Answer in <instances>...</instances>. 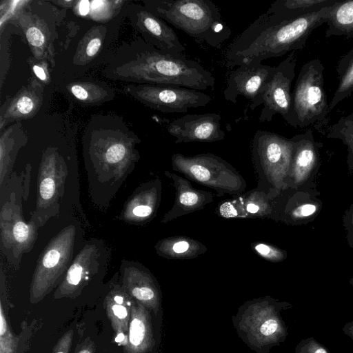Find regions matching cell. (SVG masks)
Segmentation results:
<instances>
[{
	"label": "cell",
	"instance_id": "6da1fadb",
	"mask_svg": "<svg viewBox=\"0 0 353 353\" xmlns=\"http://www.w3.org/2000/svg\"><path fill=\"white\" fill-rule=\"evenodd\" d=\"M105 76L133 84L183 87L196 90L214 88L212 74L184 54L160 50L137 39L120 50L103 70Z\"/></svg>",
	"mask_w": 353,
	"mask_h": 353
},
{
	"label": "cell",
	"instance_id": "7a4b0ae2",
	"mask_svg": "<svg viewBox=\"0 0 353 353\" xmlns=\"http://www.w3.org/2000/svg\"><path fill=\"white\" fill-rule=\"evenodd\" d=\"M329 8L292 20L268 9L231 43L225 53L227 65L262 63L303 49L312 32L326 22Z\"/></svg>",
	"mask_w": 353,
	"mask_h": 353
},
{
	"label": "cell",
	"instance_id": "3957f363",
	"mask_svg": "<svg viewBox=\"0 0 353 353\" xmlns=\"http://www.w3.org/2000/svg\"><path fill=\"white\" fill-rule=\"evenodd\" d=\"M143 3L165 21L212 48H221L231 35L218 7L210 0H147Z\"/></svg>",
	"mask_w": 353,
	"mask_h": 353
},
{
	"label": "cell",
	"instance_id": "277c9868",
	"mask_svg": "<svg viewBox=\"0 0 353 353\" xmlns=\"http://www.w3.org/2000/svg\"><path fill=\"white\" fill-rule=\"evenodd\" d=\"M292 307L290 303L274 300L246 304L234 318L235 328L250 348L269 353L272 347L284 342L288 334L280 312Z\"/></svg>",
	"mask_w": 353,
	"mask_h": 353
},
{
	"label": "cell",
	"instance_id": "5b68a950",
	"mask_svg": "<svg viewBox=\"0 0 353 353\" xmlns=\"http://www.w3.org/2000/svg\"><path fill=\"white\" fill-rule=\"evenodd\" d=\"M324 66L319 59L302 65L292 92L293 110L297 128L321 123L327 117L330 104L323 79Z\"/></svg>",
	"mask_w": 353,
	"mask_h": 353
},
{
	"label": "cell",
	"instance_id": "8992f818",
	"mask_svg": "<svg viewBox=\"0 0 353 353\" xmlns=\"http://www.w3.org/2000/svg\"><path fill=\"white\" fill-rule=\"evenodd\" d=\"M124 92L147 107L166 113H184L212 101L201 91L176 86L130 83L124 87Z\"/></svg>",
	"mask_w": 353,
	"mask_h": 353
},
{
	"label": "cell",
	"instance_id": "52a82bcc",
	"mask_svg": "<svg viewBox=\"0 0 353 353\" xmlns=\"http://www.w3.org/2000/svg\"><path fill=\"white\" fill-rule=\"evenodd\" d=\"M296 52H292L276 66L273 76L265 85L262 95L263 107L258 119L260 123L270 122L279 114L290 125L297 128L291 92L295 77Z\"/></svg>",
	"mask_w": 353,
	"mask_h": 353
},
{
	"label": "cell",
	"instance_id": "ba28073f",
	"mask_svg": "<svg viewBox=\"0 0 353 353\" xmlns=\"http://www.w3.org/2000/svg\"><path fill=\"white\" fill-rule=\"evenodd\" d=\"M293 151L288 172V185L292 188L316 189V178L321 167L320 149L323 144L315 140L307 130L291 138Z\"/></svg>",
	"mask_w": 353,
	"mask_h": 353
},
{
	"label": "cell",
	"instance_id": "9c48e42d",
	"mask_svg": "<svg viewBox=\"0 0 353 353\" xmlns=\"http://www.w3.org/2000/svg\"><path fill=\"white\" fill-rule=\"evenodd\" d=\"M276 66L255 63L241 65L232 71L223 90L226 101L237 102L239 96L250 101V108L254 110L262 104L264 88L275 72Z\"/></svg>",
	"mask_w": 353,
	"mask_h": 353
},
{
	"label": "cell",
	"instance_id": "30bf717a",
	"mask_svg": "<svg viewBox=\"0 0 353 353\" xmlns=\"http://www.w3.org/2000/svg\"><path fill=\"white\" fill-rule=\"evenodd\" d=\"M129 17L145 42L172 54H183L185 48L174 30L145 6L130 5Z\"/></svg>",
	"mask_w": 353,
	"mask_h": 353
},
{
	"label": "cell",
	"instance_id": "8fae6325",
	"mask_svg": "<svg viewBox=\"0 0 353 353\" xmlns=\"http://www.w3.org/2000/svg\"><path fill=\"white\" fill-rule=\"evenodd\" d=\"M221 120V115L216 113L185 114L172 120L167 130L176 138L175 143L216 141L225 137Z\"/></svg>",
	"mask_w": 353,
	"mask_h": 353
},
{
	"label": "cell",
	"instance_id": "7c38bea8",
	"mask_svg": "<svg viewBox=\"0 0 353 353\" xmlns=\"http://www.w3.org/2000/svg\"><path fill=\"white\" fill-rule=\"evenodd\" d=\"M43 95V87L33 79L1 108V130L10 122L34 117L42 104Z\"/></svg>",
	"mask_w": 353,
	"mask_h": 353
},
{
	"label": "cell",
	"instance_id": "4fadbf2b",
	"mask_svg": "<svg viewBox=\"0 0 353 353\" xmlns=\"http://www.w3.org/2000/svg\"><path fill=\"white\" fill-rule=\"evenodd\" d=\"M154 344L148 310L139 303H132L128 341L124 353H147Z\"/></svg>",
	"mask_w": 353,
	"mask_h": 353
},
{
	"label": "cell",
	"instance_id": "5bb4252c",
	"mask_svg": "<svg viewBox=\"0 0 353 353\" xmlns=\"http://www.w3.org/2000/svg\"><path fill=\"white\" fill-rule=\"evenodd\" d=\"M285 209V219L292 225H305L312 222L320 214L323 202L318 197L317 189L292 188Z\"/></svg>",
	"mask_w": 353,
	"mask_h": 353
},
{
	"label": "cell",
	"instance_id": "9a60e30c",
	"mask_svg": "<svg viewBox=\"0 0 353 353\" xmlns=\"http://www.w3.org/2000/svg\"><path fill=\"white\" fill-rule=\"evenodd\" d=\"M15 21L22 28L34 57L39 60L53 58L52 43L47 25L30 13L19 12Z\"/></svg>",
	"mask_w": 353,
	"mask_h": 353
},
{
	"label": "cell",
	"instance_id": "2e32d148",
	"mask_svg": "<svg viewBox=\"0 0 353 353\" xmlns=\"http://www.w3.org/2000/svg\"><path fill=\"white\" fill-rule=\"evenodd\" d=\"M325 37L343 36L353 37V0H338L328 8L325 22Z\"/></svg>",
	"mask_w": 353,
	"mask_h": 353
},
{
	"label": "cell",
	"instance_id": "e0dca14e",
	"mask_svg": "<svg viewBox=\"0 0 353 353\" xmlns=\"http://www.w3.org/2000/svg\"><path fill=\"white\" fill-rule=\"evenodd\" d=\"M338 0H276L270 9L286 20L295 19L318 12L336 3Z\"/></svg>",
	"mask_w": 353,
	"mask_h": 353
},
{
	"label": "cell",
	"instance_id": "ac0fdd59",
	"mask_svg": "<svg viewBox=\"0 0 353 353\" xmlns=\"http://www.w3.org/2000/svg\"><path fill=\"white\" fill-rule=\"evenodd\" d=\"M132 306V303L122 294H114L106 298L105 309L117 335L128 332Z\"/></svg>",
	"mask_w": 353,
	"mask_h": 353
},
{
	"label": "cell",
	"instance_id": "d6986e66",
	"mask_svg": "<svg viewBox=\"0 0 353 353\" xmlns=\"http://www.w3.org/2000/svg\"><path fill=\"white\" fill-rule=\"evenodd\" d=\"M336 70L339 84L330 103L329 112L353 92V48L340 58Z\"/></svg>",
	"mask_w": 353,
	"mask_h": 353
},
{
	"label": "cell",
	"instance_id": "ffe728a7",
	"mask_svg": "<svg viewBox=\"0 0 353 353\" xmlns=\"http://www.w3.org/2000/svg\"><path fill=\"white\" fill-rule=\"evenodd\" d=\"M68 90L77 101L86 104H97L110 100L114 93L110 88L90 82H74L68 85Z\"/></svg>",
	"mask_w": 353,
	"mask_h": 353
},
{
	"label": "cell",
	"instance_id": "44dd1931",
	"mask_svg": "<svg viewBox=\"0 0 353 353\" xmlns=\"http://www.w3.org/2000/svg\"><path fill=\"white\" fill-rule=\"evenodd\" d=\"M326 137L341 140L347 147L346 163L348 172L353 176V113L341 117L330 126Z\"/></svg>",
	"mask_w": 353,
	"mask_h": 353
},
{
	"label": "cell",
	"instance_id": "7402d4cb",
	"mask_svg": "<svg viewBox=\"0 0 353 353\" xmlns=\"http://www.w3.org/2000/svg\"><path fill=\"white\" fill-rule=\"evenodd\" d=\"M103 26L90 29L79 43L74 61L79 65H85L93 59L101 50L105 36Z\"/></svg>",
	"mask_w": 353,
	"mask_h": 353
},
{
	"label": "cell",
	"instance_id": "603a6c76",
	"mask_svg": "<svg viewBox=\"0 0 353 353\" xmlns=\"http://www.w3.org/2000/svg\"><path fill=\"white\" fill-rule=\"evenodd\" d=\"M0 310V353H14L16 338L10 330L2 305Z\"/></svg>",
	"mask_w": 353,
	"mask_h": 353
},
{
	"label": "cell",
	"instance_id": "cb8c5ba5",
	"mask_svg": "<svg viewBox=\"0 0 353 353\" xmlns=\"http://www.w3.org/2000/svg\"><path fill=\"white\" fill-rule=\"evenodd\" d=\"M121 139L110 143L105 152V159L110 163H116L123 159L127 154L128 150Z\"/></svg>",
	"mask_w": 353,
	"mask_h": 353
},
{
	"label": "cell",
	"instance_id": "d4e9b609",
	"mask_svg": "<svg viewBox=\"0 0 353 353\" xmlns=\"http://www.w3.org/2000/svg\"><path fill=\"white\" fill-rule=\"evenodd\" d=\"M295 353H330L329 350L318 342L314 337L310 336L302 339L295 347Z\"/></svg>",
	"mask_w": 353,
	"mask_h": 353
},
{
	"label": "cell",
	"instance_id": "484cf974",
	"mask_svg": "<svg viewBox=\"0 0 353 353\" xmlns=\"http://www.w3.org/2000/svg\"><path fill=\"white\" fill-rule=\"evenodd\" d=\"M114 1H94L90 2V17L93 19H102L108 17L110 14L109 9L114 10L115 5H112Z\"/></svg>",
	"mask_w": 353,
	"mask_h": 353
},
{
	"label": "cell",
	"instance_id": "4316f807",
	"mask_svg": "<svg viewBox=\"0 0 353 353\" xmlns=\"http://www.w3.org/2000/svg\"><path fill=\"white\" fill-rule=\"evenodd\" d=\"M342 224L346 232V239L349 246L353 248V203L345 211Z\"/></svg>",
	"mask_w": 353,
	"mask_h": 353
},
{
	"label": "cell",
	"instance_id": "83f0119b",
	"mask_svg": "<svg viewBox=\"0 0 353 353\" xmlns=\"http://www.w3.org/2000/svg\"><path fill=\"white\" fill-rule=\"evenodd\" d=\"M73 330L65 332L58 341L52 353H69L72 343Z\"/></svg>",
	"mask_w": 353,
	"mask_h": 353
},
{
	"label": "cell",
	"instance_id": "f1b7e54d",
	"mask_svg": "<svg viewBox=\"0 0 353 353\" xmlns=\"http://www.w3.org/2000/svg\"><path fill=\"white\" fill-rule=\"evenodd\" d=\"M83 268L78 263H74L69 269L66 282L70 286H77L81 280Z\"/></svg>",
	"mask_w": 353,
	"mask_h": 353
},
{
	"label": "cell",
	"instance_id": "f546056e",
	"mask_svg": "<svg viewBox=\"0 0 353 353\" xmlns=\"http://www.w3.org/2000/svg\"><path fill=\"white\" fill-rule=\"evenodd\" d=\"M32 69L36 77L43 82L48 83L50 81V74L47 68V64L43 61L38 63H33Z\"/></svg>",
	"mask_w": 353,
	"mask_h": 353
},
{
	"label": "cell",
	"instance_id": "4dcf8cb0",
	"mask_svg": "<svg viewBox=\"0 0 353 353\" xmlns=\"http://www.w3.org/2000/svg\"><path fill=\"white\" fill-rule=\"evenodd\" d=\"M40 194L44 200L50 199L54 193V181L51 178L44 179L40 184Z\"/></svg>",
	"mask_w": 353,
	"mask_h": 353
},
{
	"label": "cell",
	"instance_id": "1f68e13d",
	"mask_svg": "<svg viewBox=\"0 0 353 353\" xmlns=\"http://www.w3.org/2000/svg\"><path fill=\"white\" fill-rule=\"evenodd\" d=\"M189 170L196 179L201 181H208L210 176L209 170L198 163H192L189 166Z\"/></svg>",
	"mask_w": 353,
	"mask_h": 353
},
{
	"label": "cell",
	"instance_id": "d6a6232c",
	"mask_svg": "<svg viewBox=\"0 0 353 353\" xmlns=\"http://www.w3.org/2000/svg\"><path fill=\"white\" fill-rule=\"evenodd\" d=\"M29 234V227L22 221L17 222L13 228V235L19 242H24Z\"/></svg>",
	"mask_w": 353,
	"mask_h": 353
},
{
	"label": "cell",
	"instance_id": "836d02e7",
	"mask_svg": "<svg viewBox=\"0 0 353 353\" xmlns=\"http://www.w3.org/2000/svg\"><path fill=\"white\" fill-rule=\"evenodd\" d=\"M60 257L61 254L57 250H50L46 253L43 259V265L48 269L52 268L57 264Z\"/></svg>",
	"mask_w": 353,
	"mask_h": 353
},
{
	"label": "cell",
	"instance_id": "e575fe53",
	"mask_svg": "<svg viewBox=\"0 0 353 353\" xmlns=\"http://www.w3.org/2000/svg\"><path fill=\"white\" fill-rule=\"evenodd\" d=\"M179 200L181 204L187 206H191L196 203L198 196L194 192H186L181 195Z\"/></svg>",
	"mask_w": 353,
	"mask_h": 353
},
{
	"label": "cell",
	"instance_id": "d590c367",
	"mask_svg": "<svg viewBox=\"0 0 353 353\" xmlns=\"http://www.w3.org/2000/svg\"><path fill=\"white\" fill-rule=\"evenodd\" d=\"M94 343L91 340L87 339L81 344L77 346L74 353H94Z\"/></svg>",
	"mask_w": 353,
	"mask_h": 353
},
{
	"label": "cell",
	"instance_id": "8d00e7d4",
	"mask_svg": "<svg viewBox=\"0 0 353 353\" xmlns=\"http://www.w3.org/2000/svg\"><path fill=\"white\" fill-rule=\"evenodd\" d=\"M152 212V209L147 205L137 206L133 210V214L137 216L144 217L150 215Z\"/></svg>",
	"mask_w": 353,
	"mask_h": 353
},
{
	"label": "cell",
	"instance_id": "74e56055",
	"mask_svg": "<svg viewBox=\"0 0 353 353\" xmlns=\"http://www.w3.org/2000/svg\"><path fill=\"white\" fill-rule=\"evenodd\" d=\"M79 12L81 16H86L90 12V1L87 0L81 1L79 2Z\"/></svg>",
	"mask_w": 353,
	"mask_h": 353
},
{
	"label": "cell",
	"instance_id": "f35d334b",
	"mask_svg": "<svg viewBox=\"0 0 353 353\" xmlns=\"http://www.w3.org/2000/svg\"><path fill=\"white\" fill-rule=\"evenodd\" d=\"M188 248L189 244L185 241L176 242L173 245V250L176 253H183L187 251Z\"/></svg>",
	"mask_w": 353,
	"mask_h": 353
},
{
	"label": "cell",
	"instance_id": "ab89813d",
	"mask_svg": "<svg viewBox=\"0 0 353 353\" xmlns=\"http://www.w3.org/2000/svg\"><path fill=\"white\" fill-rule=\"evenodd\" d=\"M342 331L353 341V321L346 323L343 327Z\"/></svg>",
	"mask_w": 353,
	"mask_h": 353
},
{
	"label": "cell",
	"instance_id": "60d3db41",
	"mask_svg": "<svg viewBox=\"0 0 353 353\" xmlns=\"http://www.w3.org/2000/svg\"><path fill=\"white\" fill-rule=\"evenodd\" d=\"M247 210L251 213L257 212L259 210V206L253 203H250L247 205Z\"/></svg>",
	"mask_w": 353,
	"mask_h": 353
},
{
	"label": "cell",
	"instance_id": "b9f144b4",
	"mask_svg": "<svg viewBox=\"0 0 353 353\" xmlns=\"http://www.w3.org/2000/svg\"><path fill=\"white\" fill-rule=\"evenodd\" d=\"M349 283L353 286V276L349 279Z\"/></svg>",
	"mask_w": 353,
	"mask_h": 353
}]
</instances>
